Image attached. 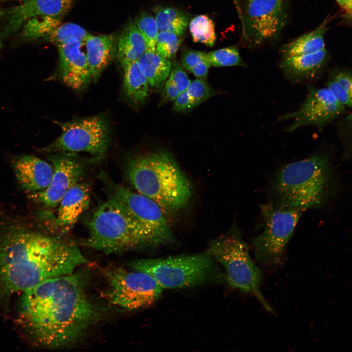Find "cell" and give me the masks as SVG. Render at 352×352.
Returning <instances> with one entry per match:
<instances>
[{
	"label": "cell",
	"mask_w": 352,
	"mask_h": 352,
	"mask_svg": "<svg viewBox=\"0 0 352 352\" xmlns=\"http://www.w3.org/2000/svg\"><path fill=\"white\" fill-rule=\"evenodd\" d=\"M284 1L285 0H279V1L281 3H283Z\"/></svg>",
	"instance_id": "cell-42"
},
{
	"label": "cell",
	"mask_w": 352,
	"mask_h": 352,
	"mask_svg": "<svg viewBox=\"0 0 352 352\" xmlns=\"http://www.w3.org/2000/svg\"><path fill=\"white\" fill-rule=\"evenodd\" d=\"M207 55L211 66L214 67L246 66L238 48L234 46L211 51Z\"/></svg>",
	"instance_id": "cell-31"
},
{
	"label": "cell",
	"mask_w": 352,
	"mask_h": 352,
	"mask_svg": "<svg viewBox=\"0 0 352 352\" xmlns=\"http://www.w3.org/2000/svg\"><path fill=\"white\" fill-rule=\"evenodd\" d=\"M180 64L197 78L204 79L211 66L207 53L190 49L182 50Z\"/></svg>",
	"instance_id": "cell-28"
},
{
	"label": "cell",
	"mask_w": 352,
	"mask_h": 352,
	"mask_svg": "<svg viewBox=\"0 0 352 352\" xmlns=\"http://www.w3.org/2000/svg\"><path fill=\"white\" fill-rule=\"evenodd\" d=\"M74 0H25L11 8L8 14L7 29L16 31L29 19L41 16L59 17L67 12Z\"/></svg>",
	"instance_id": "cell-17"
},
{
	"label": "cell",
	"mask_w": 352,
	"mask_h": 352,
	"mask_svg": "<svg viewBox=\"0 0 352 352\" xmlns=\"http://www.w3.org/2000/svg\"><path fill=\"white\" fill-rule=\"evenodd\" d=\"M145 41L134 22L125 28L117 43L116 56L122 66L137 60L146 52Z\"/></svg>",
	"instance_id": "cell-21"
},
{
	"label": "cell",
	"mask_w": 352,
	"mask_h": 352,
	"mask_svg": "<svg viewBox=\"0 0 352 352\" xmlns=\"http://www.w3.org/2000/svg\"><path fill=\"white\" fill-rule=\"evenodd\" d=\"M53 167L51 182L45 189L30 193V198L46 208L58 206L65 194L80 182L84 166L74 153H52L48 157Z\"/></svg>",
	"instance_id": "cell-14"
},
{
	"label": "cell",
	"mask_w": 352,
	"mask_h": 352,
	"mask_svg": "<svg viewBox=\"0 0 352 352\" xmlns=\"http://www.w3.org/2000/svg\"><path fill=\"white\" fill-rule=\"evenodd\" d=\"M108 286L105 296L120 308L134 310L149 306L164 289L150 274L130 267L116 268L105 273Z\"/></svg>",
	"instance_id": "cell-10"
},
{
	"label": "cell",
	"mask_w": 352,
	"mask_h": 352,
	"mask_svg": "<svg viewBox=\"0 0 352 352\" xmlns=\"http://www.w3.org/2000/svg\"><path fill=\"white\" fill-rule=\"evenodd\" d=\"M99 177L105 185L108 197L113 199L132 220L154 239L157 245L172 240V230L163 210L156 202L114 182L105 173H101Z\"/></svg>",
	"instance_id": "cell-9"
},
{
	"label": "cell",
	"mask_w": 352,
	"mask_h": 352,
	"mask_svg": "<svg viewBox=\"0 0 352 352\" xmlns=\"http://www.w3.org/2000/svg\"><path fill=\"white\" fill-rule=\"evenodd\" d=\"M189 30L195 42L213 46L216 40L215 23L209 17L200 15L195 17L189 23Z\"/></svg>",
	"instance_id": "cell-29"
},
{
	"label": "cell",
	"mask_w": 352,
	"mask_h": 352,
	"mask_svg": "<svg viewBox=\"0 0 352 352\" xmlns=\"http://www.w3.org/2000/svg\"><path fill=\"white\" fill-rule=\"evenodd\" d=\"M338 3L344 8L346 11L352 7V0H336Z\"/></svg>",
	"instance_id": "cell-38"
},
{
	"label": "cell",
	"mask_w": 352,
	"mask_h": 352,
	"mask_svg": "<svg viewBox=\"0 0 352 352\" xmlns=\"http://www.w3.org/2000/svg\"><path fill=\"white\" fill-rule=\"evenodd\" d=\"M88 226V235L81 244L106 254L157 245L148 233L108 197L94 211Z\"/></svg>",
	"instance_id": "cell-5"
},
{
	"label": "cell",
	"mask_w": 352,
	"mask_h": 352,
	"mask_svg": "<svg viewBox=\"0 0 352 352\" xmlns=\"http://www.w3.org/2000/svg\"><path fill=\"white\" fill-rule=\"evenodd\" d=\"M133 22L145 41L146 51H155L159 32L155 19L148 12H142L136 17Z\"/></svg>",
	"instance_id": "cell-30"
},
{
	"label": "cell",
	"mask_w": 352,
	"mask_h": 352,
	"mask_svg": "<svg viewBox=\"0 0 352 352\" xmlns=\"http://www.w3.org/2000/svg\"><path fill=\"white\" fill-rule=\"evenodd\" d=\"M284 3L279 0H246L240 20L246 41L258 45L277 36L287 22Z\"/></svg>",
	"instance_id": "cell-12"
},
{
	"label": "cell",
	"mask_w": 352,
	"mask_h": 352,
	"mask_svg": "<svg viewBox=\"0 0 352 352\" xmlns=\"http://www.w3.org/2000/svg\"><path fill=\"white\" fill-rule=\"evenodd\" d=\"M193 109L191 102L186 90L180 93L174 101L173 110L178 112H183Z\"/></svg>",
	"instance_id": "cell-36"
},
{
	"label": "cell",
	"mask_w": 352,
	"mask_h": 352,
	"mask_svg": "<svg viewBox=\"0 0 352 352\" xmlns=\"http://www.w3.org/2000/svg\"><path fill=\"white\" fill-rule=\"evenodd\" d=\"M60 24L59 17H35L27 20L22 26V35L26 38L31 39L47 38Z\"/></svg>",
	"instance_id": "cell-27"
},
{
	"label": "cell",
	"mask_w": 352,
	"mask_h": 352,
	"mask_svg": "<svg viewBox=\"0 0 352 352\" xmlns=\"http://www.w3.org/2000/svg\"><path fill=\"white\" fill-rule=\"evenodd\" d=\"M345 123L347 128L352 134V112L346 117Z\"/></svg>",
	"instance_id": "cell-40"
},
{
	"label": "cell",
	"mask_w": 352,
	"mask_h": 352,
	"mask_svg": "<svg viewBox=\"0 0 352 352\" xmlns=\"http://www.w3.org/2000/svg\"><path fill=\"white\" fill-rule=\"evenodd\" d=\"M89 33L83 27L74 23H66L58 25L46 38L57 45L70 40L85 41Z\"/></svg>",
	"instance_id": "cell-32"
},
{
	"label": "cell",
	"mask_w": 352,
	"mask_h": 352,
	"mask_svg": "<svg viewBox=\"0 0 352 352\" xmlns=\"http://www.w3.org/2000/svg\"><path fill=\"white\" fill-rule=\"evenodd\" d=\"M345 109L327 87L308 85L307 95L299 108L279 116L278 120H292L286 131L292 132L303 127L324 125L340 116Z\"/></svg>",
	"instance_id": "cell-13"
},
{
	"label": "cell",
	"mask_w": 352,
	"mask_h": 352,
	"mask_svg": "<svg viewBox=\"0 0 352 352\" xmlns=\"http://www.w3.org/2000/svg\"><path fill=\"white\" fill-rule=\"evenodd\" d=\"M327 58V52L324 48L312 54L282 57L279 67L289 81L302 84L313 80L319 75Z\"/></svg>",
	"instance_id": "cell-19"
},
{
	"label": "cell",
	"mask_w": 352,
	"mask_h": 352,
	"mask_svg": "<svg viewBox=\"0 0 352 352\" xmlns=\"http://www.w3.org/2000/svg\"><path fill=\"white\" fill-rule=\"evenodd\" d=\"M194 109L209 98L219 93L204 79L197 78L191 82L186 89Z\"/></svg>",
	"instance_id": "cell-34"
},
{
	"label": "cell",
	"mask_w": 352,
	"mask_h": 352,
	"mask_svg": "<svg viewBox=\"0 0 352 352\" xmlns=\"http://www.w3.org/2000/svg\"><path fill=\"white\" fill-rule=\"evenodd\" d=\"M12 167L21 187L29 193L46 188L54 172L52 165L32 155L16 157L12 161Z\"/></svg>",
	"instance_id": "cell-16"
},
{
	"label": "cell",
	"mask_w": 352,
	"mask_h": 352,
	"mask_svg": "<svg viewBox=\"0 0 352 352\" xmlns=\"http://www.w3.org/2000/svg\"><path fill=\"white\" fill-rule=\"evenodd\" d=\"M57 46L62 81L75 90L85 88L92 78L84 41L74 39Z\"/></svg>",
	"instance_id": "cell-15"
},
{
	"label": "cell",
	"mask_w": 352,
	"mask_h": 352,
	"mask_svg": "<svg viewBox=\"0 0 352 352\" xmlns=\"http://www.w3.org/2000/svg\"><path fill=\"white\" fill-rule=\"evenodd\" d=\"M233 2L234 6L236 8L238 15L240 20H241L242 18V7L240 3V0H231Z\"/></svg>",
	"instance_id": "cell-39"
},
{
	"label": "cell",
	"mask_w": 352,
	"mask_h": 352,
	"mask_svg": "<svg viewBox=\"0 0 352 352\" xmlns=\"http://www.w3.org/2000/svg\"><path fill=\"white\" fill-rule=\"evenodd\" d=\"M154 19L159 31L170 32L181 36L185 34L188 24V18L184 13L170 7L157 9Z\"/></svg>",
	"instance_id": "cell-25"
},
{
	"label": "cell",
	"mask_w": 352,
	"mask_h": 352,
	"mask_svg": "<svg viewBox=\"0 0 352 352\" xmlns=\"http://www.w3.org/2000/svg\"><path fill=\"white\" fill-rule=\"evenodd\" d=\"M129 266L152 275L163 289L197 286L209 281H226L207 253L163 259H137Z\"/></svg>",
	"instance_id": "cell-7"
},
{
	"label": "cell",
	"mask_w": 352,
	"mask_h": 352,
	"mask_svg": "<svg viewBox=\"0 0 352 352\" xmlns=\"http://www.w3.org/2000/svg\"><path fill=\"white\" fill-rule=\"evenodd\" d=\"M61 128L60 135L50 144L41 149L46 153L84 152L98 157L107 153L109 144V130L101 115L68 122H55Z\"/></svg>",
	"instance_id": "cell-11"
},
{
	"label": "cell",
	"mask_w": 352,
	"mask_h": 352,
	"mask_svg": "<svg viewBox=\"0 0 352 352\" xmlns=\"http://www.w3.org/2000/svg\"><path fill=\"white\" fill-rule=\"evenodd\" d=\"M87 263L70 240L11 225L0 234V303Z\"/></svg>",
	"instance_id": "cell-2"
},
{
	"label": "cell",
	"mask_w": 352,
	"mask_h": 352,
	"mask_svg": "<svg viewBox=\"0 0 352 352\" xmlns=\"http://www.w3.org/2000/svg\"><path fill=\"white\" fill-rule=\"evenodd\" d=\"M75 272L47 280L22 293L18 322L34 343L48 348L74 343L102 316Z\"/></svg>",
	"instance_id": "cell-1"
},
{
	"label": "cell",
	"mask_w": 352,
	"mask_h": 352,
	"mask_svg": "<svg viewBox=\"0 0 352 352\" xmlns=\"http://www.w3.org/2000/svg\"><path fill=\"white\" fill-rule=\"evenodd\" d=\"M206 253L223 266L230 286L253 294L267 310L272 312L260 290L262 272L251 260L248 245L236 223L213 240Z\"/></svg>",
	"instance_id": "cell-6"
},
{
	"label": "cell",
	"mask_w": 352,
	"mask_h": 352,
	"mask_svg": "<svg viewBox=\"0 0 352 352\" xmlns=\"http://www.w3.org/2000/svg\"><path fill=\"white\" fill-rule=\"evenodd\" d=\"M84 42L92 81L96 82L116 55V39L111 34L95 36L89 34Z\"/></svg>",
	"instance_id": "cell-20"
},
{
	"label": "cell",
	"mask_w": 352,
	"mask_h": 352,
	"mask_svg": "<svg viewBox=\"0 0 352 352\" xmlns=\"http://www.w3.org/2000/svg\"><path fill=\"white\" fill-rule=\"evenodd\" d=\"M90 188L87 183H78L71 187L60 200L54 224L59 232L66 233L74 226L88 208Z\"/></svg>",
	"instance_id": "cell-18"
},
{
	"label": "cell",
	"mask_w": 352,
	"mask_h": 352,
	"mask_svg": "<svg viewBox=\"0 0 352 352\" xmlns=\"http://www.w3.org/2000/svg\"><path fill=\"white\" fill-rule=\"evenodd\" d=\"M326 87L341 105L352 108V70H339L331 74Z\"/></svg>",
	"instance_id": "cell-26"
},
{
	"label": "cell",
	"mask_w": 352,
	"mask_h": 352,
	"mask_svg": "<svg viewBox=\"0 0 352 352\" xmlns=\"http://www.w3.org/2000/svg\"><path fill=\"white\" fill-rule=\"evenodd\" d=\"M182 42L181 36L168 31L158 32L156 40V52L163 58L171 60L177 53Z\"/></svg>",
	"instance_id": "cell-33"
},
{
	"label": "cell",
	"mask_w": 352,
	"mask_h": 352,
	"mask_svg": "<svg viewBox=\"0 0 352 352\" xmlns=\"http://www.w3.org/2000/svg\"><path fill=\"white\" fill-rule=\"evenodd\" d=\"M1 14H2V12H1V10H0V16L1 15Z\"/></svg>",
	"instance_id": "cell-43"
},
{
	"label": "cell",
	"mask_w": 352,
	"mask_h": 352,
	"mask_svg": "<svg viewBox=\"0 0 352 352\" xmlns=\"http://www.w3.org/2000/svg\"><path fill=\"white\" fill-rule=\"evenodd\" d=\"M349 17L352 19V7L348 11H346Z\"/></svg>",
	"instance_id": "cell-41"
},
{
	"label": "cell",
	"mask_w": 352,
	"mask_h": 352,
	"mask_svg": "<svg viewBox=\"0 0 352 352\" xmlns=\"http://www.w3.org/2000/svg\"><path fill=\"white\" fill-rule=\"evenodd\" d=\"M180 92L175 85L167 79L164 85V95L165 98L169 101H175Z\"/></svg>",
	"instance_id": "cell-37"
},
{
	"label": "cell",
	"mask_w": 352,
	"mask_h": 352,
	"mask_svg": "<svg viewBox=\"0 0 352 352\" xmlns=\"http://www.w3.org/2000/svg\"><path fill=\"white\" fill-rule=\"evenodd\" d=\"M126 176L137 192L163 210L177 211L189 202V181L173 157L158 151L136 154L128 161Z\"/></svg>",
	"instance_id": "cell-3"
},
{
	"label": "cell",
	"mask_w": 352,
	"mask_h": 352,
	"mask_svg": "<svg viewBox=\"0 0 352 352\" xmlns=\"http://www.w3.org/2000/svg\"><path fill=\"white\" fill-rule=\"evenodd\" d=\"M264 226L263 231L252 239L256 260L271 268L281 265L287 243L303 210L281 206L274 202L260 205Z\"/></svg>",
	"instance_id": "cell-8"
},
{
	"label": "cell",
	"mask_w": 352,
	"mask_h": 352,
	"mask_svg": "<svg viewBox=\"0 0 352 352\" xmlns=\"http://www.w3.org/2000/svg\"><path fill=\"white\" fill-rule=\"evenodd\" d=\"M181 92L187 89L191 81L189 78L185 69L176 60L172 63L170 73L168 78Z\"/></svg>",
	"instance_id": "cell-35"
},
{
	"label": "cell",
	"mask_w": 352,
	"mask_h": 352,
	"mask_svg": "<svg viewBox=\"0 0 352 352\" xmlns=\"http://www.w3.org/2000/svg\"><path fill=\"white\" fill-rule=\"evenodd\" d=\"M123 88L126 97L134 103L145 102L148 96L149 85L140 70L137 61L123 66Z\"/></svg>",
	"instance_id": "cell-23"
},
{
	"label": "cell",
	"mask_w": 352,
	"mask_h": 352,
	"mask_svg": "<svg viewBox=\"0 0 352 352\" xmlns=\"http://www.w3.org/2000/svg\"><path fill=\"white\" fill-rule=\"evenodd\" d=\"M331 172L326 156L316 154L283 166L272 184L274 202L301 209L317 207L329 196Z\"/></svg>",
	"instance_id": "cell-4"
},
{
	"label": "cell",
	"mask_w": 352,
	"mask_h": 352,
	"mask_svg": "<svg viewBox=\"0 0 352 352\" xmlns=\"http://www.w3.org/2000/svg\"><path fill=\"white\" fill-rule=\"evenodd\" d=\"M326 24L324 22L313 31L285 45L281 49L282 57L312 54L325 48Z\"/></svg>",
	"instance_id": "cell-24"
},
{
	"label": "cell",
	"mask_w": 352,
	"mask_h": 352,
	"mask_svg": "<svg viewBox=\"0 0 352 352\" xmlns=\"http://www.w3.org/2000/svg\"><path fill=\"white\" fill-rule=\"evenodd\" d=\"M137 63L150 87L158 89L164 86L170 73V60L163 58L156 51H146Z\"/></svg>",
	"instance_id": "cell-22"
}]
</instances>
